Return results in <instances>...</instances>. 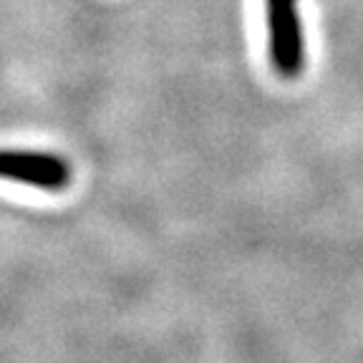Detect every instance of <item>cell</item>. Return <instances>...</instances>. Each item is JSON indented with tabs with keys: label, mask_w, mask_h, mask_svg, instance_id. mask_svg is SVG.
<instances>
[{
	"label": "cell",
	"mask_w": 363,
	"mask_h": 363,
	"mask_svg": "<svg viewBox=\"0 0 363 363\" xmlns=\"http://www.w3.org/2000/svg\"><path fill=\"white\" fill-rule=\"evenodd\" d=\"M71 167L66 159L48 152L30 149H0V179H11L18 184L61 192L71 184Z\"/></svg>",
	"instance_id": "2"
},
{
	"label": "cell",
	"mask_w": 363,
	"mask_h": 363,
	"mask_svg": "<svg viewBox=\"0 0 363 363\" xmlns=\"http://www.w3.org/2000/svg\"><path fill=\"white\" fill-rule=\"evenodd\" d=\"M272 68L285 79L301 76L306 68V38L298 18V0H265Z\"/></svg>",
	"instance_id": "1"
}]
</instances>
